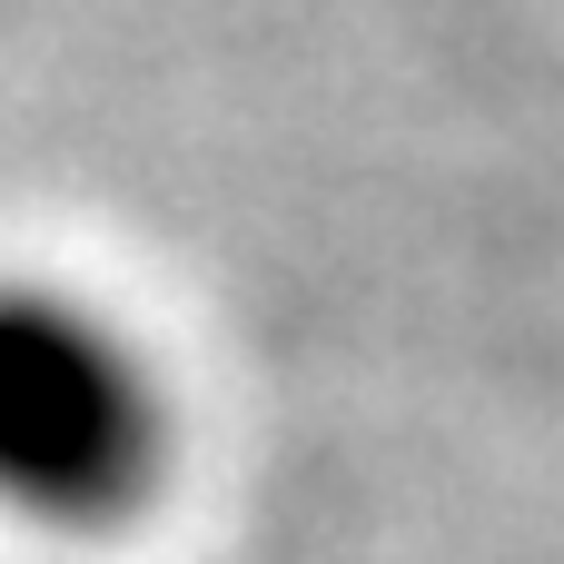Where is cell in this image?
<instances>
[{
	"label": "cell",
	"instance_id": "6da1fadb",
	"mask_svg": "<svg viewBox=\"0 0 564 564\" xmlns=\"http://www.w3.org/2000/svg\"><path fill=\"white\" fill-rule=\"evenodd\" d=\"M169 466L178 397L149 337L59 278H0V516L109 535L159 506Z\"/></svg>",
	"mask_w": 564,
	"mask_h": 564
}]
</instances>
